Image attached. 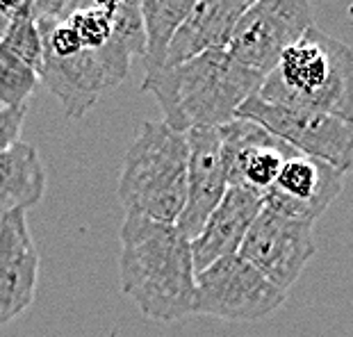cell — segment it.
<instances>
[{"mask_svg": "<svg viewBox=\"0 0 353 337\" xmlns=\"http://www.w3.org/2000/svg\"><path fill=\"white\" fill-rule=\"evenodd\" d=\"M221 146V160L228 185L246 187L255 194H265L281 174L283 164L299 153L265 125L246 116H235L216 128Z\"/></svg>", "mask_w": 353, "mask_h": 337, "instance_id": "cell-9", "label": "cell"}, {"mask_svg": "<svg viewBox=\"0 0 353 337\" xmlns=\"http://www.w3.org/2000/svg\"><path fill=\"white\" fill-rule=\"evenodd\" d=\"M39 253L23 210L0 214V328L34 303Z\"/></svg>", "mask_w": 353, "mask_h": 337, "instance_id": "cell-11", "label": "cell"}, {"mask_svg": "<svg viewBox=\"0 0 353 337\" xmlns=\"http://www.w3.org/2000/svg\"><path fill=\"white\" fill-rule=\"evenodd\" d=\"M314 253V223L290 219L262 207L237 256L258 269L274 287L288 294V289L301 278Z\"/></svg>", "mask_w": 353, "mask_h": 337, "instance_id": "cell-8", "label": "cell"}, {"mask_svg": "<svg viewBox=\"0 0 353 337\" xmlns=\"http://www.w3.org/2000/svg\"><path fill=\"white\" fill-rule=\"evenodd\" d=\"M288 294L274 287L239 256H228L196 272L194 314L223 321H260L278 312Z\"/></svg>", "mask_w": 353, "mask_h": 337, "instance_id": "cell-7", "label": "cell"}, {"mask_svg": "<svg viewBox=\"0 0 353 337\" xmlns=\"http://www.w3.org/2000/svg\"><path fill=\"white\" fill-rule=\"evenodd\" d=\"M344 174L317 157L294 153L283 164L274 185L262 194V207L290 219L314 223L337 201Z\"/></svg>", "mask_w": 353, "mask_h": 337, "instance_id": "cell-10", "label": "cell"}, {"mask_svg": "<svg viewBox=\"0 0 353 337\" xmlns=\"http://www.w3.org/2000/svg\"><path fill=\"white\" fill-rule=\"evenodd\" d=\"M28 105L21 108H0V153L21 141Z\"/></svg>", "mask_w": 353, "mask_h": 337, "instance_id": "cell-20", "label": "cell"}, {"mask_svg": "<svg viewBox=\"0 0 353 337\" xmlns=\"http://www.w3.org/2000/svg\"><path fill=\"white\" fill-rule=\"evenodd\" d=\"M194 7V0H139L141 21H144L146 50L144 64L146 73L162 69L164 55L171 37L187 19V14Z\"/></svg>", "mask_w": 353, "mask_h": 337, "instance_id": "cell-16", "label": "cell"}, {"mask_svg": "<svg viewBox=\"0 0 353 337\" xmlns=\"http://www.w3.org/2000/svg\"><path fill=\"white\" fill-rule=\"evenodd\" d=\"M0 48L10 50L12 55H17L21 62L39 73L43 64V43H41V32L34 19L19 21L17 25H12L0 39Z\"/></svg>", "mask_w": 353, "mask_h": 337, "instance_id": "cell-19", "label": "cell"}, {"mask_svg": "<svg viewBox=\"0 0 353 337\" xmlns=\"http://www.w3.org/2000/svg\"><path fill=\"white\" fill-rule=\"evenodd\" d=\"M237 116L265 125L294 151L317 157L340 174H353V116L326 114V112L283 108L249 96Z\"/></svg>", "mask_w": 353, "mask_h": 337, "instance_id": "cell-5", "label": "cell"}, {"mask_svg": "<svg viewBox=\"0 0 353 337\" xmlns=\"http://www.w3.org/2000/svg\"><path fill=\"white\" fill-rule=\"evenodd\" d=\"M187 160L190 148L183 132L164 121L141 123L119 176L125 214L176 223L187 201Z\"/></svg>", "mask_w": 353, "mask_h": 337, "instance_id": "cell-4", "label": "cell"}, {"mask_svg": "<svg viewBox=\"0 0 353 337\" xmlns=\"http://www.w3.org/2000/svg\"><path fill=\"white\" fill-rule=\"evenodd\" d=\"M141 89L155 96L162 121L176 132L214 130L237 116L242 103L260 89L228 50H208L176 66L148 71Z\"/></svg>", "mask_w": 353, "mask_h": 337, "instance_id": "cell-2", "label": "cell"}, {"mask_svg": "<svg viewBox=\"0 0 353 337\" xmlns=\"http://www.w3.org/2000/svg\"><path fill=\"white\" fill-rule=\"evenodd\" d=\"M190 160H187V201L176 226L187 239L196 237L205 226L208 216L219 205L228 190L226 169L221 160L219 134L214 130L185 132Z\"/></svg>", "mask_w": 353, "mask_h": 337, "instance_id": "cell-12", "label": "cell"}, {"mask_svg": "<svg viewBox=\"0 0 353 337\" xmlns=\"http://www.w3.org/2000/svg\"><path fill=\"white\" fill-rule=\"evenodd\" d=\"M255 94L283 108L353 116V50L317 25L307 28Z\"/></svg>", "mask_w": 353, "mask_h": 337, "instance_id": "cell-3", "label": "cell"}, {"mask_svg": "<svg viewBox=\"0 0 353 337\" xmlns=\"http://www.w3.org/2000/svg\"><path fill=\"white\" fill-rule=\"evenodd\" d=\"M312 25L310 0H258L237 23L226 50L262 85L283 52Z\"/></svg>", "mask_w": 353, "mask_h": 337, "instance_id": "cell-6", "label": "cell"}, {"mask_svg": "<svg viewBox=\"0 0 353 337\" xmlns=\"http://www.w3.org/2000/svg\"><path fill=\"white\" fill-rule=\"evenodd\" d=\"M262 212V196L246 187L228 185L226 194L208 216L205 226L192 239V258L196 272L212 262L237 256L246 233Z\"/></svg>", "mask_w": 353, "mask_h": 337, "instance_id": "cell-14", "label": "cell"}, {"mask_svg": "<svg viewBox=\"0 0 353 337\" xmlns=\"http://www.w3.org/2000/svg\"><path fill=\"white\" fill-rule=\"evenodd\" d=\"M46 169L37 148L19 141L0 153V214L12 210L28 212L43 198Z\"/></svg>", "mask_w": 353, "mask_h": 337, "instance_id": "cell-15", "label": "cell"}, {"mask_svg": "<svg viewBox=\"0 0 353 337\" xmlns=\"http://www.w3.org/2000/svg\"><path fill=\"white\" fill-rule=\"evenodd\" d=\"M258 0H194L187 19L171 37L162 66L180 62L208 50H226L242 17Z\"/></svg>", "mask_w": 353, "mask_h": 337, "instance_id": "cell-13", "label": "cell"}, {"mask_svg": "<svg viewBox=\"0 0 353 337\" xmlns=\"http://www.w3.org/2000/svg\"><path fill=\"white\" fill-rule=\"evenodd\" d=\"M121 292L151 321H180L196 305L192 242L176 223L125 214L119 258Z\"/></svg>", "mask_w": 353, "mask_h": 337, "instance_id": "cell-1", "label": "cell"}, {"mask_svg": "<svg viewBox=\"0 0 353 337\" xmlns=\"http://www.w3.org/2000/svg\"><path fill=\"white\" fill-rule=\"evenodd\" d=\"M82 0H0V39L12 25L26 19H62Z\"/></svg>", "mask_w": 353, "mask_h": 337, "instance_id": "cell-18", "label": "cell"}, {"mask_svg": "<svg viewBox=\"0 0 353 337\" xmlns=\"http://www.w3.org/2000/svg\"><path fill=\"white\" fill-rule=\"evenodd\" d=\"M39 85V73L0 48V108H21Z\"/></svg>", "mask_w": 353, "mask_h": 337, "instance_id": "cell-17", "label": "cell"}]
</instances>
